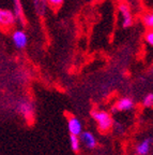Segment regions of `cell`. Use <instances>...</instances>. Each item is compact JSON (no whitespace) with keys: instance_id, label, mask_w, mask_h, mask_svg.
Instances as JSON below:
<instances>
[{"instance_id":"4","label":"cell","mask_w":153,"mask_h":155,"mask_svg":"<svg viewBox=\"0 0 153 155\" xmlns=\"http://www.w3.org/2000/svg\"><path fill=\"white\" fill-rule=\"evenodd\" d=\"M67 129L70 135L78 136L83 133V124L76 116H70L67 119Z\"/></svg>"},{"instance_id":"10","label":"cell","mask_w":153,"mask_h":155,"mask_svg":"<svg viewBox=\"0 0 153 155\" xmlns=\"http://www.w3.org/2000/svg\"><path fill=\"white\" fill-rule=\"evenodd\" d=\"M33 5L38 16L44 17L47 11V0H33Z\"/></svg>"},{"instance_id":"9","label":"cell","mask_w":153,"mask_h":155,"mask_svg":"<svg viewBox=\"0 0 153 155\" xmlns=\"http://www.w3.org/2000/svg\"><path fill=\"white\" fill-rule=\"evenodd\" d=\"M134 100L130 97H123L119 99L116 104V109L118 111H129L134 108Z\"/></svg>"},{"instance_id":"14","label":"cell","mask_w":153,"mask_h":155,"mask_svg":"<svg viewBox=\"0 0 153 155\" xmlns=\"http://www.w3.org/2000/svg\"><path fill=\"white\" fill-rule=\"evenodd\" d=\"M142 104L147 108L153 107V93H150V94L145 96L144 100H142Z\"/></svg>"},{"instance_id":"16","label":"cell","mask_w":153,"mask_h":155,"mask_svg":"<svg viewBox=\"0 0 153 155\" xmlns=\"http://www.w3.org/2000/svg\"><path fill=\"white\" fill-rule=\"evenodd\" d=\"M145 40H146V42L149 45L153 46V29H151V30H149L147 32L146 36H145Z\"/></svg>"},{"instance_id":"6","label":"cell","mask_w":153,"mask_h":155,"mask_svg":"<svg viewBox=\"0 0 153 155\" xmlns=\"http://www.w3.org/2000/svg\"><path fill=\"white\" fill-rule=\"evenodd\" d=\"M79 139H80V142L84 144V147H86L89 150H92L96 147V139L94 137V135L90 131H83V133L79 135Z\"/></svg>"},{"instance_id":"3","label":"cell","mask_w":153,"mask_h":155,"mask_svg":"<svg viewBox=\"0 0 153 155\" xmlns=\"http://www.w3.org/2000/svg\"><path fill=\"white\" fill-rule=\"evenodd\" d=\"M119 11L122 16V26L123 28H129L133 24V15H132L131 9L126 3H121L119 5Z\"/></svg>"},{"instance_id":"13","label":"cell","mask_w":153,"mask_h":155,"mask_svg":"<svg viewBox=\"0 0 153 155\" xmlns=\"http://www.w3.org/2000/svg\"><path fill=\"white\" fill-rule=\"evenodd\" d=\"M142 22H144V25L146 27L150 29H153V11L149 13H146L142 17Z\"/></svg>"},{"instance_id":"1","label":"cell","mask_w":153,"mask_h":155,"mask_svg":"<svg viewBox=\"0 0 153 155\" xmlns=\"http://www.w3.org/2000/svg\"><path fill=\"white\" fill-rule=\"evenodd\" d=\"M92 117L96 121L102 133H106L108 131L111 126H113V119L108 112L106 111H100V110H94L92 111Z\"/></svg>"},{"instance_id":"12","label":"cell","mask_w":153,"mask_h":155,"mask_svg":"<svg viewBox=\"0 0 153 155\" xmlns=\"http://www.w3.org/2000/svg\"><path fill=\"white\" fill-rule=\"evenodd\" d=\"M80 139H79L78 136H73L70 135V147L72 149L73 152H79L80 150Z\"/></svg>"},{"instance_id":"7","label":"cell","mask_w":153,"mask_h":155,"mask_svg":"<svg viewBox=\"0 0 153 155\" xmlns=\"http://www.w3.org/2000/svg\"><path fill=\"white\" fill-rule=\"evenodd\" d=\"M13 42H14L15 46L19 50L25 48L28 43V37H27L26 32L23 30H15L12 35Z\"/></svg>"},{"instance_id":"2","label":"cell","mask_w":153,"mask_h":155,"mask_svg":"<svg viewBox=\"0 0 153 155\" xmlns=\"http://www.w3.org/2000/svg\"><path fill=\"white\" fill-rule=\"evenodd\" d=\"M17 110L27 121H32L34 116V107L31 101L27 99H23L17 104Z\"/></svg>"},{"instance_id":"11","label":"cell","mask_w":153,"mask_h":155,"mask_svg":"<svg viewBox=\"0 0 153 155\" xmlns=\"http://www.w3.org/2000/svg\"><path fill=\"white\" fill-rule=\"evenodd\" d=\"M13 3H14V15L16 19H18L22 24H25V15L20 0H13Z\"/></svg>"},{"instance_id":"15","label":"cell","mask_w":153,"mask_h":155,"mask_svg":"<svg viewBox=\"0 0 153 155\" xmlns=\"http://www.w3.org/2000/svg\"><path fill=\"white\" fill-rule=\"evenodd\" d=\"M64 0H47V5H49L52 9H58L62 5Z\"/></svg>"},{"instance_id":"8","label":"cell","mask_w":153,"mask_h":155,"mask_svg":"<svg viewBox=\"0 0 153 155\" xmlns=\"http://www.w3.org/2000/svg\"><path fill=\"white\" fill-rule=\"evenodd\" d=\"M153 140L151 138H146L141 140L135 148V154L136 155H149L152 147Z\"/></svg>"},{"instance_id":"5","label":"cell","mask_w":153,"mask_h":155,"mask_svg":"<svg viewBox=\"0 0 153 155\" xmlns=\"http://www.w3.org/2000/svg\"><path fill=\"white\" fill-rule=\"evenodd\" d=\"M16 22L14 13L10 10H0V26L12 27Z\"/></svg>"}]
</instances>
